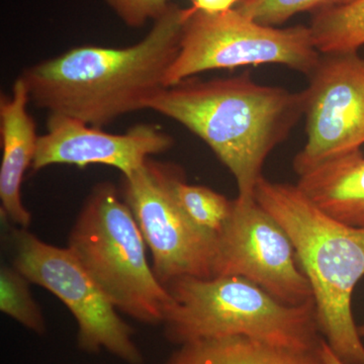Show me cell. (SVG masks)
Returning a JSON list of instances; mask_svg holds the SVG:
<instances>
[{
  "instance_id": "cell-20",
  "label": "cell",
  "mask_w": 364,
  "mask_h": 364,
  "mask_svg": "<svg viewBox=\"0 0 364 364\" xmlns=\"http://www.w3.org/2000/svg\"><path fill=\"white\" fill-rule=\"evenodd\" d=\"M241 0H193V9L205 14H221L234 9Z\"/></svg>"
},
{
  "instance_id": "cell-17",
  "label": "cell",
  "mask_w": 364,
  "mask_h": 364,
  "mask_svg": "<svg viewBox=\"0 0 364 364\" xmlns=\"http://www.w3.org/2000/svg\"><path fill=\"white\" fill-rule=\"evenodd\" d=\"M28 279L13 264L0 268V310L37 334L46 333L44 316L33 299Z\"/></svg>"
},
{
  "instance_id": "cell-4",
  "label": "cell",
  "mask_w": 364,
  "mask_h": 364,
  "mask_svg": "<svg viewBox=\"0 0 364 364\" xmlns=\"http://www.w3.org/2000/svg\"><path fill=\"white\" fill-rule=\"evenodd\" d=\"M166 287L172 304L163 325L172 343L246 337L291 350L314 351L322 341L314 299L286 305L250 280L232 275L181 277Z\"/></svg>"
},
{
  "instance_id": "cell-5",
  "label": "cell",
  "mask_w": 364,
  "mask_h": 364,
  "mask_svg": "<svg viewBox=\"0 0 364 364\" xmlns=\"http://www.w3.org/2000/svg\"><path fill=\"white\" fill-rule=\"evenodd\" d=\"M146 246L116 186H93L72 227L68 248L117 311L144 324H163L171 294L150 267Z\"/></svg>"
},
{
  "instance_id": "cell-10",
  "label": "cell",
  "mask_w": 364,
  "mask_h": 364,
  "mask_svg": "<svg viewBox=\"0 0 364 364\" xmlns=\"http://www.w3.org/2000/svg\"><path fill=\"white\" fill-rule=\"evenodd\" d=\"M308 77L306 142L294 160L299 176L364 145V60L358 52L321 55Z\"/></svg>"
},
{
  "instance_id": "cell-1",
  "label": "cell",
  "mask_w": 364,
  "mask_h": 364,
  "mask_svg": "<svg viewBox=\"0 0 364 364\" xmlns=\"http://www.w3.org/2000/svg\"><path fill=\"white\" fill-rule=\"evenodd\" d=\"M188 9L171 4L143 40L123 48L80 46L21 73L31 104L102 128L148 109L164 88Z\"/></svg>"
},
{
  "instance_id": "cell-14",
  "label": "cell",
  "mask_w": 364,
  "mask_h": 364,
  "mask_svg": "<svg viewBox=\"0 0 364 364\" xmlns=\"http://www.w3.org/2000/svg\"><path fill=\"white\" fill-rule=\"evenodd\" d=\"M165 364H324L318 350L296 351L246 338L200 340L181 345Z\"/></svg>"
},
{
  "instance_id": "cell-13",
  "label": "cell",
  "mask_w": 364,
  "mask_h": 364,
  "mask_svg": "<svg viewBox=\"0 0 364 364\" xmlns=\"http://www.w3.org/2000/svg\"><path fill=\"white\" fill-rule=\"evenodd\" d=\"M298 188L337 221L364 227V155L354 151L299 176Z\"/></svg>"
},
{
  "instance_id": "cell-9",
  "label": "cell",
  "mask_w": 364,
  "mask_h": 364,
  "mask_svg": "<svg viewBox=\"0 0 364 364\" xmlns=\"http://www.w3.org/2000/svg\"><path fill=\"white\" fill-rule=\"evenodd\" d=\"M229 275L250 280L286 305L314 299L293 242L255 198H235L231 214L218 233L214 277Z\"/></svg>"
},
{
  "instance_id": "cell-16",
  "label": "cell",
  "mask_w": 364,
  "mask_h": 364,
  "mask_svg": "<svg viewBox=\"0 0 364 364\" xmlns=\"http://www.w3.org/2000/svg\"><path fill=\"white\" fill-rule=\"evenodd\" d=\"M174 193L186 215L203 229L218 234L231 214L233 200L203 186L188 184L181 170L174 177Z\"/></svg>"
},
{
  "instance_id": "cell-8",
  "label": "cell",
  "mask_w": 364,
  "mask_h": 364,
  "mask_svg": "<svg viewBox=\"0 0 364 364\" xmlns=\"http://www.w3.org/2000/svg\"><path fill=\"white\" fill-rule=\"evenodd\" d=\"M173 165L148 159L123 176L121 193L152 254L153 272L163 286L181 277H214L218 234L191 221L174 193Z\"/></svg>"
},
{
  "instance_id": "cell-11",
  "label": "cell",
  "mask_w": 364,
  "mask_h": 364,
  "mask_svg": "<svg viewBox=\"0 0 364 364\" xmlns=\"http://www.w3.org/2000/svg\"><path fill=\"white\" fill-rule=\"evenodd\" d=\"M169 134L153 124L132 127L126 133H107L61 114H49L47 132L39 136L32 165L33 172L51 165L83 167L100 164L114 167L123 176L143 166L152 155L173 147Z\"/></svg>"
},
{
  "instance_id": "cell-15",
  "label": "cell",
  "mask_w": 364,
  "mask_h": 364,
  "mask_svg": "<svg viewBox=\"0 0 364 364\" xmlns=\"http://www.w3.org/2000/svg\"><path fill=\"white\" fill-rule=\"evenodd\" d=\"M309 28L321 54L358 52L364 46V0L315 13Z\"/></svg>"
},
{
  "instance_id": "cell-6",
  "label": "cell",
  "mask_w": 364,
  "mask_h": 364,
  "mask_svg": "<svg viewBox=\"0 0 364 364\" xmlns=\"http://www.w3.org/2000/svg\"><path fill=\"white\" fill-rule=\"evenodd\" d=\"M188 9L166 87L205 71L265 64L284 65L309 76L320 61L322 54L309 26H263L236 7L215 14Z\"/></svg>"
},
{
  "instance_id": "cell-18",
  "label": "cell",
  "mask_w": 364,
  "mask_h": 364,
  "mask_svg": "<svg viewBox=\"0 0 364 364\" xmlns=\"http://www.w3.org/2000/svg\"><path fill=\"white\" fill-rule=\"evenodd\" d=\"M358 0H241L236 9L256 23L277 26L296 14L348 6Z\"/></svg>"
},
{
  "instance_id": "cell-19",
  "label": "cell",
  "mask_w": 364,
  "mask_h": 364,
  "mask_svg": "<svg viewBox=\"0 0 364 364\" xmlns=\"http://www.w3.org/2000/svg\"><path fill=\"white\" fill-rule=\"evenodd\" d=\"M107 4L124 25L141 28L155 21L168 9L170 0H107Z\"/></svg>"
},
{
  "instance_id": "cell-7",
  "label": "cell",
  "mask_w": 364,
  "mask_h": 364,
  "mask_svg": "<svg viewBox=\"0 0 364 364\" xmlns=\"http://www.w3.org/2000/svg\"><path fill=\"white\" fill-rule=\"evenodd\" d=\"M9 227L7 243L13 265L31 284L44 287L70 311L78 325V346L95 353L105 349L129 364H142L133 329L117 315L116 306L95 284L70 249L41 240L28 229Z\"/></svg>"
},
{
  "instance_id": "cell-2",
  "label": "cell",
  "mask_w": 364,
  "mask_h": 364,
  "mask_svg": "<svg viewBox=\"0 0 364 364\" xmlns=\"http://www.w3.org/2000/svg\"><path fill=\"white\" fill-rule=\"evenodd\" d=\"M304 109L303 91L259 85L247 73L186 79L148 107L202 139L233 174L242 200L255 198L267 157L289 138Z\"/></svg>"
},
{
  "instance_id": "cell-22",
  "label": "cell",
  "mask_w": 364,
  "mask_h": 364,
  "mask_svg": "<svg viewBox=\"0 0 364 364\" xmlns=\"http://www.w3.org/2000/svg\"><path fill=\"white\" fill-rule=\"evenodd\" d=\"M358 333L361 338H364V325L358 326Z\"/></svg>"
},
{
  "instance_id": "cell-3",
  "label": "cell",
  "mask_w": 364,
  "mask_h": 364,
  "mask_svg": "<svg viewBox=\"0 0 364 364\" xmlns=\"http://www.w3.org/2000/svg\"><path fill=\"white\" fill-rule=\"evenodd\" d=\"M255 200L293 242L313 291L318 330L345 364H364V345L352 313V294L364 277V227L337 221L298 188L262 177Z\"/></svg>"
},
{
  "instance_id": "cell-12",
  "label": "cell",
  "mask_w": 364,
  "mask_h": 364,
  "mask_svg": "<svg viewBox=\"0 0 364 364\" xmlns=\"http://www.w3.org/2000/svg\"><path fill=\"white\" fill-rule=\"evenodd\" d=\"M30 102L21 76L14 81L11 95L0 97L1 217L23 229L30 227L32 215L21 200V184L26 170L32 168L39 140L35 119L28 112Z\"/></svg>"
},
{
  "instance_id": "cell-21",
  "label": "cell",
  "mask_w": 364,
  "mask_h": 364,
  "mask_svg": "<svg viewBox=\"0 0 364 364\" xmlns=\"http://www.w3.org/2000/svg\"><path fill=\"white\" fill-rule=\"evenodd\" d=\"M318 354H320L321 358H322L324 364H345L343 361L337 356V354L332 350L331 347L329 346V344L326 342L324 338L322 339L320 347H318Z\"/></svg>"
}]
</instances>
